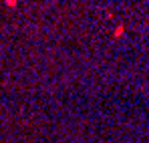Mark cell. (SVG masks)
<instances>
[{"label": "cell", "mask_w": 149, "mask_h": 143, "mask_svg": "<svg viewBox=\"0 0 149 143\" xmlns=\"http://www.w3.org/2000/svg\"><path fill=\"white\" fill-rule=\"evenodd\" d=\"M14 2H16V0H8V4H14Z\"/></svg>", "instance_id": "obj_1"}]
</instances>
